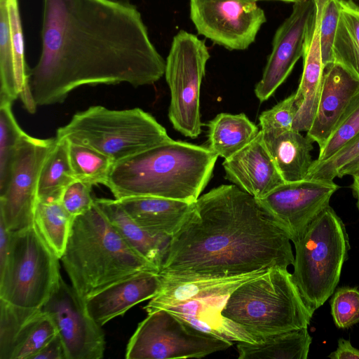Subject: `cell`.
<instances>
[{"label":"cell","instance_id":"7","mask_svg":"<svg viewBox=\"0 0 359 359\" xmlns=\"http://www.w3.org/2000/svg\"><path fill=\"white\" fill-rule=\"evenodd\" d=\"M293 280L311 312L336 290L350 249L344 224L329 205L293 242Z\"/></svg>","mask_w":359,"mask_h":359},{"label":"cell","instance_id":"39","mask_svg":"<svg viewBox=\"0 0 359 359\" xmlns=\"http://www.w3.org/2000/svg\"><path fill=\"white\" fill-rule=\"evenodd\" d=\"M359 156V135L329 159L313 163L306 179L333 181L337 171Z\"/></svg>","mask_w":359,"mask_h":359},{"label":"cell","instance_id":"35","mask_svg":"<svg viewBox=\"0 0 359 359\" xmlns=\"http://www.w3.org/2000/svg\"><path fill=\"white\" fill-rule=\"evenodd\" d=\"M12 104L0 102V189L5 185L17 147L25 133L14 116Z\"/></svg>","mask_w":359,"mask_h":359},{"label":"cell","instance_id":"30","mask_svg":"<svg viewBox=\"0 0 359 359\" xmlns=\"http://www.w3.org/2000/svg\"><path fill=\"white\" fill-rule=\"evenodd\" d=\"M57 331L50 317L37 309L20 328L12 347L10 359H32Z\"/></svg>","mask_w":359,"mask_h":359},{"label":"cell","instance_id":"32","mask_svg":"<svg viewBox=\"0 0 359 359\" xmlns=\"http://www.w3.org/2000/svg\"><path fill=\"white\" fill-rule=\"evenodd\" d=\"M20 95L6 0H0V102L13 103Z\"/></svg>","mask_w":359,"mask_h":359},{"label":"cell","instance_id":"48","mask_svg":"<svg viewBox=\"0 0 359 359\" xmlns=\"http://www.w3.org/2000/svg\"><path fill=\"white\" fill-rule=\"evenodd\" d=\"M257 1H260V0H256ZM262 1H264V0H262ZM272 1H284V2H289V3H298V2H301V1H306V0H272Z\"/></svg>","mask_w":359,"mask_h":359},{"label":"cell","instance_id":"2","mask_svg":"<svg viewBox=\"0 0 359 359\" xmlns=\"http://www.w3.org/2000/svg\"><path fill=\"white\" fill-rule=\"evenodd\" d=\"M287 233L235 184L200 196L170 238L159 271L177 278H226L294 263Z\"/></svg>","mask_w":359,"mask_h":359},{"label":"cell","instance_id":"11","mask_svg":"<svg viewBox=\"0 0 359 359\" xmlns=\"http://www.w3.org/2000/svg\"><path fill=\"white\" fill-rule=\"evenodd\" d=\"M55 143V137L41 139L26 133L21 138L0 189V218L10 231L34 224L40 173Z\"/></svg>","mask_w":359,"mask_h":359},{"label":"cell","instance_id":"40","mask_svg":"<svg viewBox=\"0 0 359 359\" xmlns=\"http://www.w3.org/2000/svg\"><path fill=\"white\" fill-rule=\"evenodd\" d=\"M341 11L337 0H330L326 4L320 24V44L323 67L333 62V45Z\"/></svg>","mask_w":359,"mask_h":359},{"label":"cell","instance_id":"20","mask_svg":"<svg viewBox=\"0 0 359 359\" xmlns=\"http://www.w3.org/2000/svg\"><path fill=\"white\" fill-rule=\"evenodd\" d=\"M267 271L262 270L226 278H177L159 274L161 278V289L144 309L148 313L189 299H208L231 294L243 283Z\"/></svg>","mask_w":359,"mask_h":359},{"label":"cell","instance_id":"49","mask_svg":"<svg viewBox=\"0 0 359 359\" xmlns=\"http://www.w3.org/2000/svg\"><path fill=\"white\" fill-rule=\"evenodd\" d=\"M357 207H358V208L359 210V203H357Z\"/></svg>","mask_w":359,"mask_h":359},{"label":"cell","instance_id":"23","mask_svg":"<svg viewBox=\"0 0 359 359\" xmlns=\"http://www.w3.org/2000/svg\"><path fill=\"white\" fill-rule=\"evenodd\" d=\"M320 24V21L316 22L313 35L302 57L303 72L295 93L299 109L292 125V130L298 132H307L311 128L320 99L323 73Z\"/></svg>","mask_w":359,"mask_h":359},{"label":"cell","instance_id":"27","mask_svg":"<svg viewBox=\"0 0 359 359\" xmlns=\"http://www.w3.org/2000/svg\"><path fill=\"white\" fill-rule=\"evenodd\" d=\"M75 180L69 161V142L56 138V143L40 173L38 202H60L66 188Z\"/></svg>","mask_w":359,"mask_h":359},{"label":"cell","instance_id":"12","mask_svg":"<svg viewBox=\"0 0 359 359\" xmlns=\"http://www.w3.org/2000/svg\"><path fill=\"white\" fill-rule=\"evenodd\" d=\"M198 34L231 50L247 49L266 21L256 0H189Z\"/></svg>","mask_w":359,"mask_h":359},{"label":"cell","instance_id":"3","mask_svg":"<svg viewBox=\"0 0 359 359\" xmlns=\"http://www.w3.org/2000/svg\"><path fill=\"white\" fill-rule=\"evenodd\" d=\"M217 157L208 147L171 140L114 163L104 186L116 200L154 196L194 203Z\"/></svg>","mask_w":359,"mask_h":359},{"label":"cell","instance_id":"25","mask_svg":"<svg viewBox=\"0 0 359 359\" xmlns=\"http://www.w3.org/2000/svg\"><path fill=\"white\" fill-rule=\"evenodd\" d=\"M259 130L245 114L220 113L208 123V148L226 159L244 148Z\"/></svg>","mask_w":359,"mask_h":359},{"label":"cell","instance_id":"5","mask_svg":"<svg viewBox=\"0 0 359 359\" xmlns=\"http://www.w3.org/2000/svg\"><path fill=\"white\" fill-rule=\"evenodd\" d=\"M262 341L280 332L308 328L313 313L287 269L271 268L235 289L222 311Z\"/></svg>","mask_w":359,"mask_h":359},{"label":"cell","instance_id":"17","mask_svg":"<svg viewBox=\"0 0 359 359\" xmlns=\"http://www.w3.org/2000/svg\"><path fill=\"white\" fill-rule=\"evenodd\" d=\"M161 287L158 271L142 270L126 276L85 300L87 311L101 327L135 305L153 298Z\"/></svg>","mask_w":359,"mask_h":359},{"label":"cell","instance_id":"14","mask_svg":"<svg viewBox=\"0 0 359 359\" xmlns=\"http://www.w3.org/2000/svg\"><path fill=\"white\" fill-rule=\"evenodd\" d=\"M316 13L314 0L295 3L290 15L276 31L271 54L255 88L260 102L267 100L274 93L303 57L315 28Z\"/></svg>","mask_w":359,"mask_h":359},{"label":"cell","instance_id":"26","mask_svg":"<svg viewBox=\"0 0 359 359\" xmlns=\"http://www.w3.org/2000/svg\"><path fill=\"white\" fill-rule=\"evenodd\" d=\"M312 338L308 328L273 334L262 342H238L239 359H307Z\"/></svg>","mask_w":359,"mask_h":359},{"label":"cell","instance_id":"34","mask_svg":"<svg viewBox=\"0 0 359 359\" xmlns=\"http://www.w3.org/2000/svg\"><path fill=\"white\" fill-rule=\"evenodd\" d=\"M359 135V91L353 97L313 163L325 161Z\"/></svg>","mask_w":359,"mask_h":359},{"label":"cell","instance_id":"1","mask_svg":"<svg viewBox=\"0 0 359 359\" xmlns=\"http://www.w3.org/2000/svg\"><path fill=\"white\" fill-rule=\"evenodd\" d=\"M41 51L28 71L36 107L62 103L83 86L151 85L165 60L128 0H43Z\"/></svg>","mask_w":359,"mask_h":359},{"label":"cell","instance_id":"9","mask_svg":"<svg viewBox=\"0 0 359 359\" xmlns=\"http://www.w3.org/2000/svg\"><path fill=\"white\" fill-rule=\"evenodd\" d=\"M210 57L203 40L180 30L165 60L164 75L170 91L168 117L176 130L191 138L201 133L200 92Z\"/></svg>","mask_w":359,"mask_h":359},{"label":"cell","instance_id":"47","mask_svg":"<svg viewBox=\"0 0 359 359\" xmlns=\"http://www.w3.org/2000/svg\"><path fill=\"white\" fill-rule=\"evenodd\" d=\"M339 3L359 11V0H337Z\"/></svg>","mask_w":359,"mask_h":359},{"label":"cell","instance_id":"44","mask_svg":"<svg viewBox=\"0 0 359 359\" xmlns=\"http://www.w3.org/2000/svg\"><path fill=\"white\" fill-rule=\"evenodd\" d=\"M11 243V231L6 228L4 221L0 218V271L6 263Z\"/></svg>","mask_w":359,"mask_h":359},{"label":"cell","instance_id":"19","mask_svg":"<svg viewBox=\"0 0 359 359\" xmlns=\"http://www.w3.org/2000/svg\"><path fill=\"white\" fill-rule=\"evenodd\" d=\"M230 294L208 299H189L164 309L193 328L231 342H262L222 313Z\"/></svg>","mask_w":359,"mask_h":359},{"label":"cell","instance_id":"24","mask_svg":"<svg viewBox=\"0 0 359 359\" xmlns=\"http://www.w3.org/2000/svg\"><path fill=\"white\" fill-rule=\"evenodd\" d=\"M263 137L285 182L306 179L314 161L311 154L313 142L309 138L294 130L278 136L263 134Z\"/></svg>","mask_w":359,"mask_h":359},{"label":"cell","instance_id":"36","mask_svg":"<svg viewBox=\"0 0 359 359\" xmlns=\"http://www.w3.org/2000/svg\"><path fill=\"white\" fill-rule=\"evenodd\" d=\"M37 309L25 308L0 299V359H9L23 324Z\"/></svg>","mask_w":359,"mask_h":359},{"label":"cell","instance_id":"4","mask_svg":"<svg viewBox=\"0 0 359 359\" xmlns=\"http://www.w3.org/2000/svg\"><path fill=\"white\" fill-rule=\"evenodd\" d=\"M60 259L72 286L84 300L140 271L159 272L127 244L95 202L74 218Z\"/></svg>","mask_w":359,"mask_h":359},{"label":"cell","instance_id":"28","mask_svg":"<svg viewBox=\"0 0 359 359\" xmlns=\"http://www.w3.org/2000/svg\"><path fill=\"white\" fill-rule=\"evenodd\" d=\"M60 201L38 202L34 224L41 236L60 259L74 219Z\"/></svg>","mask_w":359,"mask_h":359},{"label":"cell","instance_id":"38","mask_svg":"<svg viewBox=\"0 0 359 359\" xmlns=\"http://www.w3.org/2000/svg\"><path fill=\"white\" fill-rule=\"evenodd\" d=\"M331 314L338 328L346 329L359 323V290L338 288L330 300Z\"/></svg>","mask_w":359,"mask_h":359},{"label":"cell","instance_id":"29","mask_svg":"<svg viewBox=\"0 0 359 359\" xmlns=\"http://www.w3.org/2000/svg\"><path fill=\"white\" fill-rule=\"evenodd\" d=\"M333 55L335 62L359 80V11L342 4Z\"/></svg>","mask_w":359,"mask_h":359},{"label":"cell","instance_id":"18","mask_svg":"<svg viewBox=\"0 0 359 359\" xmlns=\"http://www.w3.org/2000/svg\"><path fill=\"white\" fill-rule=\"evenodd\" d=\"M359 91V80L341 65L323 67L322 87L315 118L306 137L321 149L353 97Z\"/></svg>","mask_w":359,"mask_h":359},{"label":"cell","instance_id":"33","mask_svg":"<svg viewBox=\"0 0 359 359\" xmlns=\"http://www.w3.org/2000/svg\"><path fill=\"white\" fill-rule=\"evenodd\" d=\"M11 27V37L13 50L16 79L20 97L25 108L29 113H34L36 109L28 88V70L25 57V44L22 23L18 0H6Z\"/></svg>","mask_w":359,"mask_h":359},{"label":"cell","instance_id":"43","mask_svg":"<svg viewBox=\"0 0 359 359\" xmlns=\"http://www.w3.org/2000/svg\"><path fill=\"white\" fill-rule=\"evenodd\" d=\"M327 357L331 359H359V349L353 347L349 340L340 338L337 349Z\"/></svg>","mask_w":359,"mask_h":359},{"label":"cell","instance_id":"31","mask_svg":"<svg viewBox=\"0 0 359 359\" xmlns=\"http://www.w3.org/2000/svg\"><path fill=\"white\" fill-rule=\"evenodd\" d=\"M68 142L69 161L75 179L92 187L104 185L114 161L91 147Z\"/></svg>","mask_w":359,"mask_h":359},{"label":"cell","instance_id":"13","mask_svg":"<svg viewBox=\"0 0 359 359\" xmlns=\"http://www.w3.org/2000/svg\"><path fill=\"white\" fill-rule=\"evenodd\" d=\"M41 309L55 325L66 359L103 358L105 339L101 326L88 313L85 300L62 278Z\"/></svg>","mask_w":359,"mask_h":359},{"label":"cell","instance_id":"15","mask_svg":"<svg viewBox=\"0 0 359 359\" xmlns=\"http://www.w3.org/2000/svg\"><path fill=\"white\" fill-rule=\"evenodd\" d=\"M339 186L333 181L304 179L285 182L256 198L293 243L327 206Z\"/></svg>","mask_w":359,"mask_h":359},{"label":"cell","instance_id":"37","mask_svg":"<svg viewBox=\"0 0 359 359\" xmlns=\"http://www.w3.org/2000/svg\"><path fill=\"white\" fill-rule=\"evenodd\" d=\"M298 109L294 93L260 114V130L265 135L278 136L292 130Z\"/></svg>","mask_w":359,"mask_h":359},{"label":"cell","instance_id":"41","mask_svg":"<svg viewBox=\"0 0 359 359\" xmlns=\"http://www.w3.org/2000/svg\"><path fill=\"white\" fill-rule=\"evenodd\" d=\"M92 186L79 180H75L63 192L60 203L65 210L76 217L88 211L94 204L91 196Z\"/></svg>","mask_w":359,"mask_h":359},{"label":"cell","instance_id":"22","mask_svg":"<svg viewBox=\"0 0 359 359\" xmlns=\"http://www.w3.org/2000/svg\"><path fill=\"white\" fill-rule=\"evenodd\" d=\"M95 202L127 244L160 271L170 238L141 226L116 199L95 198Z\"/></svg>","mask_w":359,"mask_h":359},{"label":"cell","instance_id":"42","mask_svg":"<svg viewBox=\"0 0 359 359\" xmlns=\"http://www.w3.org/2000/svg\"><path fill=\"white\" fill-rule=\"evenodd\" d=\"M32 359H66L62 341L57 333Z\"/></svg>","mask_w":359,"mask_h":359},{"label":"cell","instance_id":"10","mask_svg":"<svg viewBox=\"0 0 359 359\" xmlns=\"http://www.w3.org/2000/svg\"><path fill=\"white\" fill-rule=\"evenodd\" d=\"M232 344L193 328L165 309H157L138 324L128 341L126 358H201Z\"/></svg>","mask_w":359,"mask_h":359},{"label":"cell","instance_id":"45","mask_svg":"<svg viewBox=\"0 0 359 359\" xmlns=\"http://www.w3.org/2000/svg\"><path fill=\"white\" fill-rule=\"evenodd\" d=\"M358 172H359V156L340 168L336 174V177H342L345 175L352 176Z\"/></svg>","mask_w":359,"mask_h":359},{"label":"cell","instance_id":"46","mask_svg":"<svg viewBox=\"0 0 359 359\" xmlns=\"http://www.w3.org/2000/svg\"><path fill=\"white\" fill-rule=\"evenodd\" d=\"M353 177L351 187L353 191V196L357 199V203H359V172L352 175Z\"/></svg>","mask_w":359,"mask_h":359},{"label":"cell","instance_id":"16","mask_svg":"<svg viewBox=\"0 0 359 359\" xmlns=\"http://www.w3.org/2000/svg\"><path fill=\"white\" fill-rule=\"evenodd\" d=\"M222 165L226 179L257 199L285 183L261 130L244 148L224 159Z\"/></svg>","mask_w":359,"mask_h":359},{"label":"cell","instance_id":"8","mask_svg":"<svg viewBox=\"0 0 359 359\" xmlns=\"http://www.w3.org/2000/svg\"><path fill=\"white\" fill-rule=\"evenodd\" d=\"M59 259L34 224L11 231L8 259L0 271V299L41 309L59 286Z\"/></svg>","mask_w":359,"mask_h":359},{"label":"cell","instance_id":"6","mask_svg":"<svg viewBox=\"0 0 359 359\" xmlns=\"http://www.w3.org/2000/svg\"><path fill=\"white\" fill-rule=\"evenodd\" d=\"M56 138L91 147L114 163L171 140L166 130L140 108L92 106L73 115Z\"/></svg>","mask_w":359,"mask_h":359},{"label":"cell","instance_id":"21","mask_svg":"<svg viewBox=\"0 0 359 359\" xmlns=\"http://www.w3.org/2000/svg\"><path fill=\"white\" fill-rule=\"evenodd\" d=\"M117 201L141 226L153 233L169 238L180 228L196 202L154 196Z\"/></svg>","mask_w":359,"mask_h":359}]
</instances>
